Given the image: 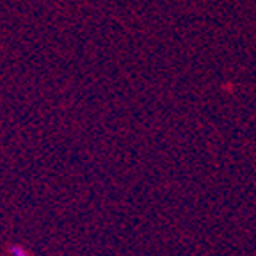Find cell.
<instances>
[{
    "mask_svg": "<svg viewBox=\"0 0 256 256\" xmlns=\"http://www.w3.org/2000/svg\"><path fill=\"white\" fill-rule=\"evenodd\" d=\"M11 256H28V254L20 246H11Z\"/></svg>",
    "mask_w": 256,
    "mask_h": 256,
    "instance_id": "1",
    "label": "cell"
}]
</instances>
